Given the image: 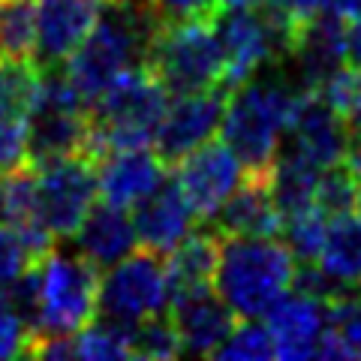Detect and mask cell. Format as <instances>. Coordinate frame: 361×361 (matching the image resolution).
Instances as JSON below:
<instances>
[{"label":"cell","instance_id":"36","mask_svg":"<svg viewBox=\"0 0 361 361\" xmlns=\"http://www.w3.org/2000/svg\"><path fill=\"white\" fill-rule=\"evenodd\" d=\"M325 9H331V13L341 16L343 21L361 18V0H325Z\"/></svg>","mask_w":361,"mask_h":361},{"label":"cell","instance_id":"5","mask_svg":"<svg viewBox=\"0 0 361 361\" xmlns=\"http://www.w3.org/2000/svg\"><path fill=\"white\" fill-rule=\"evenodd\" d=\"M214 27H217L223 45L220 85L235 90L262 70L283 63L298 21L286 16L280 6H274L271 0H265L259 6L220 9L217 18H214Z\"/></svg>","mask_w":361,"mask_h":361},{"label":"cell","instance_id":"23","mask_svg":"<svg viewBox=\"0 0 361 361\" xmlns=\"http://www.w3.org/2000/svg\"><path fill=\"white\" fill-rule=\"evenodd\" d=\"M75 358L85 361H121L133 358V325L109 319V316H94L82 331L73 334Z\"/></svg>","mask_w":361,"mask_h":361},{"label":"cell","instance_id":"10","mask_svg":"<svg viewBox=\"0 0 361 361\" xmlns=\"http://www.w3.org/2000/svg\"><path fill=\"white\" fill-rule=\"evenodd\" d=\"M169 280L166 262L160 253L142 250L130 253L99 277V295H97V316L135 325L145 316L163 313L169 307Z\"/></svg>","mask_w":361,"mask_h":361},{"label":"cell","instance_id":"14","mask_svg":"<svg viewBox=\"0 0 361 361\" xmlns=\"http://www.w3.org/2000/svg\"><path fill=\"white\" fill-rule=\"evenodd\" d=\"M349 145H353V135H349L346 123L316 94H301L280 148L298 154L316 169H329L346 160Z\"/></svg>","mask_w":361,"mask_h":361},{"label":"cell","instance_id":"2","mask_svg":"<svg viewBox=\"0 0 361 361\" xmlns=\"http://www.w3.org/2000/svg\"><path fill=\"white\" fill-rule=\"evenodd\" d=\"M229 103L220 123V139L235 151L247 172H265L283 142L289 118L304 90L271 66L250 82L229 90Z\"/></svg>","mask_w":361,"mask_h":361},{"label":"cell","instance_id":"30","mask_svg":"<svg viewBox=\"0 0 361 361\" xmlns=\"http://www.w3.org/2000/svg\"><path fill=\"white\" fill-rule=\"evenodd\" d=\"M33 334L27 329V322L21 319V313L16 310L13 298L6 292H0V358H21L27 355Z\"/></svg>","mask_w":361,"mask_h":361},{"label":"cell","instance_id":"33","mask_svg":"<svg viewBox=\"0 0 361 361\" xmlns=\"http://www.w3.org/2000/svg\"><path fill=\"white\" fill-rule=\"evenodd\" d=\"M151 6L163 21H187V18L214 21L220 13L217 0H151Z\"/></svg>","mask_w":361,"mask_h":361},{"label":"cell","instance_id":"15","mask_svg":"<svg viewBox=\"0 0 361 361\" xmlns=\"http://www.w3.org/2000/svg\"><path fill=\"white\" fill-rule=\"evenodd\" d=\"M130 217H133L139 244L145 250H154L160 256L172 253L175 247L193 232V226L199 220L172 169H169V175L151 190L148 196L142 202H135Z\"/></svg>","mask_w":361,"mask_h":361},{"label":"cell","instance_id":"40","mask_svg":"<svg viewBox=\"0 0 361 361\" xmlns=\"http://www.w3.org/2000/svg\"><path fill=\"white\" fill-rule=\"evenodd\" d=\"M109 4H151V0H109Z\"/></svg>","mask_w":361,"mask_h":361},{"label":"cell","instance_id":"12","mask_svg":"<svg viewBox=\"0 0 361 361\" xmlns=\"http://www.w3.org/2000/svg\"><path fill=\"white\" fill-rule=\"evenodd\" d=\"M187 202L199 220H211L217 208L229 199L244 180L247 169L223 139H208L172 166Z\"/></svg>","mask_w":361,"mask_h":361},{"label":"cell","instance_id":"6","mask_svg":"<svg viewBox=\"0 0 361 361\" xmlns=\"http://www.w3.org/2000/svg\"><path fill=\"white\" fill-rule=\"evenodd\" d=\"M37 271V319L33 337H73L97 316L99 268L73 250H49L33 262Z\"/></svg>","mask_w":361,"mask_h":361},{"label":"cell","instance_id":"20","mask_svg":"<svg viewBox=\"0 0 361 361\" xmlns=\"http://www.w3.org/2000/svg\"><path fill=\"white\" fill-rule=\"evenodd\" d=\"M73 244L90 265L106 271L121 259H127L139 247V238H135V226L127 208L103 202V205L90 208L85 223L73 235Z\"/></svg>","mask_w":361,"mask_h":361},{"label":"cell","instance_id":"27","mask_svg":"<svg viewBox=\"0 0 361 361\" xmlns=\"http://www.w3.org/2000/svg\"><path fill=\"white\" fill-rule=\"evenodd\" d=\"M178 355L184 353H180V337L172 322V313H154L133 325V358L166 361Z\"/></svg>","mask_w":361,"mask_h":361},{"label":"cell","instance_id":"3","mask_svg":"<svg viewBox=\"0 0 361 361\" xmlns=\"http://www.w3.org/2000/svg\"><path fill=\"white\" fill-rule=\"evenodd\" d=\"M169 109V90L148 66H133L115 78L87 109V139L82 154L103 160L111 151L148 148Z\"/></svg>","mask_w":361,"mask_h":361},{"label":"cell","instance_id":"7","mask_svg":"<svg viewBox=\"0 0 361 361\" xmlns=\"http://www.w3.org/2000/svg\"><path fill=\"white\" fill-rule=\"evenodd\" d=\"M145 66L160 78L169 97L193 94V90L220 85L223 45L214 21L208 18L163 21L151 39Z\"/></svg>","mask_w":361,"mask_h":361},{"label":"cell","instance_id":"24","mask_svg":"<svg viewBox=\"0 0 361 361\" xmlns=\"http://www.w3.org/2000/svg\"><path fill=\"white\" fill-rule=\"evenodd\" d=\"M313 94L346 123L353 142H358L361 139V70L358 66L353 63L337 66Z\"/></svg>","mask_w":361,"mask_h":361},{"label":"cell","instance_id":"21","mask_svg":"<svg viewBox=\"0 0 361 361\" xmlns=\"http://www.w3.org/2000/svg\"><path fill=\"white\" fill-rule=\"evenodd\" d=\"M220 256V235L214 229L190 232L172 253H166L169 298L180 301L214 289V271ZM169 301V304H172Z\"/></svg>","mask_w":361,"mask_h":361},{"label":"cell","instance_id":"9","mask_svg":"<svg viewBox=\"0 0 361 361\" xmlns=\"http://www.w3.org/2000/svg\"><path fill=\"white\" fill-rule=\"evenodd\" d=\"M37 217L54 238H73L97 205V163L85 154H66L33 166Z\"/></svg>","mask_w":361,"mask_h":361},{"label":"cell","instance_id":"37","mask_svg":"<svg viewBox=\"0 0 361 361\" xmlns=\"http://www.w3.org/2000/svg\"><path fill=\"white\" fill-rule=\"evenodd\" d=\"M346 163H349V166H353V169H355V172H358V178H361V139H358V142H353V145H349Z\"/></svg>","mask_w":361,"mask_h":361},{"label":"cell","instance_id":"39","mask_svg":"<svg viewBox=\"0 0 361 361\" xmlns=\"http://www.w3.org/2000/svg\"><path fill=\"white\" fill-rule=\"evenodd\" d=\"M0 220H6V180L0 178Z\"/></svg>","mask_w":361,"mask_h":361},{"label":"cell","instance_id":"26","mask_svg":"<svg viewBox=\"0 0 361 361\" xmlns=\"http://www.w3.org/2000/svg\"><path fill=\"white\" fill-rule=\"evenodd\" d=\"M329 214L319 205H310L298 214H289L280 223V235L295 262H316L325 244V232H329Z\"/></svg>","mask_w":361,"mask_h":361},{"label":"cell","instance_id":"4","mask_svg":"<svg viewBox=\"0 0 361 361\" xmlns=\"http://www.w3.org/2000/svg\"><path fill=\"white\" fill-rule=\"evenodd\" d=\"M295 265L289 247L274 238L220 235L214 292L238 319H262L292 289Z\"/></svg>","mask_w":361,"mask_h":361},{"label":"cell","instance_id":"38","mask_svg":"<svg viewBox=\"0 0 361 361\" xmlns=\"http://www.w3.org/2000/svg\"><path fill=\"white\" fill-rule=\"evenodd\" d=\"M265 4V0H217L220 9H238V6H259Z\"/></svg>","mask_w":361,"mask_h":361},{"label":"cell","instance_id":"25","mask_svg":"<svg viewBox=\"0 0 361 361\" xmlns=\"http://www.w3.org/2000/svg\"><path fill=\"white\" fill-rule=\"evenodd\" d=\"M37 37L33 0H0V61H30Z\"/></svg>","mask_w":361,"mask_h":361},{"label":"cell","instance_id":"32","mask_svg":"<svg viewBox=\"0 0 361 361\" xmlns=\"http://www.w3.org/2000/svg\"><path fill=\"white\" fill-rule=\"evenodd\" d=\"M329 325L343 334V341L353 346L355 355H361V301L355 298V292L329 301Z\"/></svg>","mask_w":361,"mask_h":361},{"label":"cell","instance_id":"17","mask_svg":"<svg viewBox=\"0 0 361 361\" xmlns=\"http://www.w3.org/2000/svg\"><path fill=\"white\" fill-rule=\"evenodd\" d=\"M280 211L271 196V178L265 172H247L238 190L217 208L211 229L217 235H244V238H274L280 235Z\"/></svg>","mask_w":361,"mask_h":361},{"label":"cell","instance_id":"35","mask_svg":"<svg viewBox=\"0 0 361 361\" xmlns=\"http://www.w3.org/2000/svg\"><path fill=\"white\" fill-rule=\"evenodd\" d=\"M346 61L361 70V18L346 21Z\"/></svg>","mask_w":361,"mask_h":361},{"label":"cell","instance_id":"1","mask_svg":"<svg viewBox=\"0 0 361 361\" xmlns=\"http://www.w3.org/2000/svg\"><path fill=\"white\" fill-rule=\"evenodd\" d=\"M160 25L163 18L154 13L151 4H109L106 0L94 30L63 61L66 78L87 99V106L115 78L145 63Z\"/></svg>","mask_w":361,"mask_h":361},{"label":"cell","instance_id":"16","mask_svg":"<svg viewBox=\"0 0 361 361\" xmlns=\"http://www.w3.org/2000/svg\"><path fill=\"white\" fill-rule=\"evenodd\" d=\"M265 325L274 337V353L283 361L316 358V349L329 329V304L289 289L265 316Z\"/></svg>","mask_w":361,"mask_h":361},{"label":"cell","instance_id":"29","mask_svg":"<svg viewBox=\"0 0 361 361\" xmlns=\"http://www.w3.org/2000/svg\"><path fill=\"white\" fill-rule=\"evenodd\" d=\"M358 184H361V178L346 160L322 169L319 180H316V205L329 214V217L353 211L358 199Z\"/></svg>","mask_w":361,"mask_h":361},{"label":"cell","instance_id":"41","mask_svg":"<svg viewBox=\"0 0 361 361\" xmlns=\"http://www.w3.org/2000/svg\"><path fill=\"white\" fill-rule=\"evenodd\" d=\"M355 208L361 211V184H358V199H355Z\"/></svg>","mask_w":361,"mask_h":361},{"label":"cell","instance_id":"22","mask_svg":"<svg viewBox=\"0 0 361 361\" xmlns=\"http://www.w3.org/2000/svg\"><path fill=\"white\" fill-rule=\"evenodd\" d=\"M325 274L358 289L361 280V214H334L329 220L322 253L316 259Z\"/></svg>","mask_w":361,"mask_h":361},{"label":"cell","instance_id":"19","mask_svg":"<svg viewBox=\"0 0 361 361\" xmlns=\"http://www.w3.org/2000/svg\"><path fill=\"white\" fill-rule=\"evenodd\" d=\"M169 307H172V322L180 337V353L187 355H214L238 322V316L214 289L172 301Z\"/></svg>","mask_w":361,"mask_h":361},{"label":"cell","instance_id":"8","mask_svg":"<svg viewBox=\"0 0 361 361\" xmlns=\"http://www.w3.org/2000/svg\"><path fill=\"white\" fill-rule=\"evenodd\" d=\"M87 99L61 66L39 70L27 109V163L39 166L66 154H82L87 139Z\"/></svg>","mask_w":361,"mask_h":361},{"label":"cell","instance_id":"13","mask_svg":"<svg viewBox=\"0 0 361 361\" xmlns=\"http://www.w3.org/2000/svg\"><path fill=\"white\" fill-rule=\"evenodd\" d=\"M37 6V37L33 58L37 70L63 66V61L94 30L106 0H33Z\"/></svg>","mask_w":361,"mask_h":361},{"label":"cell","instance_id":"31","mask_svg":"<svg viewBox=\"0 0 361 361\" xmlns=\"http://www.w3.org/2000/svg\"><path fill=\"white\" fill-rule=\"evenodd\" d=\"M30 253L13 226H0V292H6L30 268Z\"/></svg>","mask_w":361,"mask_h":361},{"label":"cell","instance_id":"42","mask_svg":"<svg viewBox=\"0 0 361 361\" xmlns=\"http://www.w3.org/2000/svg\"><path fill=\"white\" fill-rule=\"evenodd\" d=\"M358 292H361V280H358Z\"/></svg>","mask_w":361,"mask_h":361},{"label":"cell","instance_id":"34","mask_svg":"<svg viewBox=\"0 0 361 361\" xmlns=\"http://www.w3.org/2000/svg\"><path fill=\"white\" fill-rule=\"evenodd\" d=\"M271 4L280 6L286 16H292L295 21H304V18L316 16L319 9H325V0H271Z\"/></svg>","mask_w":361,"mask_h":361},{"label":"cell","instance_id":"18","mask_svg":"<svg viewBox=\"0 0 361 361\" xmlns=\"http://www.w3.org/2000/svg\"><path fill=\"white\" fill-rule=\"evenodd\" d=\"M166 160L151 148L111 151L97 160V187L99 199L118 208H133L169 175Z\"/></svg>","mask_w":361,"mask_h":361},{"label":"cell","instance_id":"11","mask_svg":"<svg viewBox=\"0 0 361 361\" xmlns=\"http://www.w3.org/2000/svg\"><path fill=\"white\" fill-rule=\"evenodd\" d=\"M226 103H229V87L226 85H214L169 99V109L154 135V151L163 157L166 166H175L184 154L220 133Z\"/></svg>","mask_w":361,"mask_h":361},{"label":"cell","instance_id":"28","mask_svg":"<svg viewBox=\"0 0 361 361\" xmlns=\"http://www.w3.org/2000/svg\"><path fill=\"white\" fill-rule=\"evenodd\" d=\"M214 358H229V361H271L277 358L274 353V337H271L265 322L256 319H238L229 337L217 346Z\"/></svg>","mask_w":361,"mask_h":361}]
</instances>
